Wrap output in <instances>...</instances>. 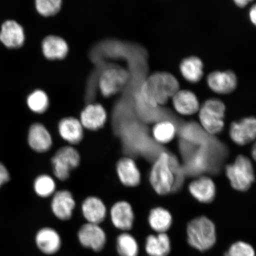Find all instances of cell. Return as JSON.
I'll return each instance as SVG.
<instances>
[{"label":"cell","mask_w":256,"mask_h":256,"mask_svg":"<svg viewBox=\"0 0 256 256\" xmlns=\"http://www.w3.org/2000/svg\"><path fill=\"white\" fill-rule=\"evenodd\" d=\"M178 90V82L174 76L160 72L153 74L144 82L140 95L144 104L156 108L167 104Z\"/></svg>","instance_id":"1"},{"label":"cell","mask_w":256,"mask_h":256,"mask_svg":"<svg viewBox=\"0 0 256 256\" xmlns=\"http://www.w3.org/2000/svg\"><path fill=\"white\" fill-rule=\"evenodd\" d=\"M186 236L191 248L201 252L210 250L216 242L215 224L206 216L195 218L188 224Z\"/></svg>","instance_id":"2"},{"label":"cell","mask_w":256,"mask_h":256,"mask_svg":"<svg viewBox=\"0 0 256 256\" xmlns=\"http://www.w3.org/2000/svg\"><path fill=\"white\" fill-rule=\"evenodd\" d=\"M174 163L167 152L160 154L150 172V181L154 190L160 195L170 193L174 186Z\"/></svg>","instance_id":"3"},{"label":"cell","mask_w":256,"mask_h":256,"mask_svg":"<svg viewBox=\"0 0 256 256\" xmlns=\"http://www.w3.org/2000/svg\"><path fill=\"white\" fill-rule=\"evenodd\" d=\"M226 172L232 186L236 190H248L255 180L251 160L243 155L238 156L234 162L227 165Z\"/></svg>","instance_id":"4"},{"label":"cell","mask_w":256,"mask_h":256,"mask_svg":"<svg viewBox=\"0 0 256 256\" xmlns=\"http://www.w3.org/2000/svg\"><path fill=\"white\" fill-rule=\"evenodd\" d=\"M200 120L202 126L208 133L216 135L224 128L226 106L216 98L206 100L200 108Z\"/></svg>","instance_id":"5"},{"label":"cell","mask_w":256,"mask_h":256,"mask_svg":"<svg viewBox=\"0 0 256 256\" xmlns=\"http://www.w3.org/2000/svg\"><path fill=\"white\" fill-rule=\"evenodd\" d=\"M80 162V156L72 146H64L58 151L52 159L54 174L60 180L69 178L70 172L78 168Z\"/></svg>","instance_id":"6"},{"label":"cell","mask_w":256,"mask_h":256,"mask_svg":"<svg viewBox=\"0 0 256 256\" xmlns=\"http://www.w3.org/2000/svg\"><path fill=\"white\" fill-rule=\"evenodd\" d=\"M129 74L120 66H110L102 72L98 86L102 94L110 97L124 88L129 80Z\"/></svg>","instance_id":"7"},{"label":"cell","mask_w":256,"mask_h":256,"mask_svg":"<svg viewBox=\"0 0 256 256\" xmlns=\"http://www.w3.org/2000/svg\"><path fill=\"white\" fill-rule=\"evenodd\" d=\"M78 238L83 247L96 252L104 249L106 242V235L98 224L87 223L80 228Z\"/></svg>","instance_id":"8"},{"label":"cell","mask_w":256,"mask_h":256,"mask_svg":"<svg viewBox=\"0 0 256 256\" xmlns=\"http://www.w3.org/2000/svg\"><path fill=\"white\" fill-rule=\"evenodd\" d=\"M230 136L239 146H245L254 142L256 136V120L254 117L246 118L231 124Z\"/></svg>","instance_id":"9"},{"label":"cell","mask_w":256,"mask_h":256,"mask_svg":"<svg viewBox=\"0 0 256 256\" xmlns=\"http://www.w3.org/2000/svg\"><path fill=\"white\" fill-rule=\"evenodd\" d=\"M112 224L118 230L127 232L132 228L134 213L132 206L126 201L118 202L110 210Z\"/></svg>","instance_id":"10"},{"label":"cell","mask_w":256,"mask_h":256,"mask_svg":"<svg viewBox=\"0 0 256 256\" xmlns=\"http://www.w3.org/2000/svg\"><path fill=\"white\" fill-rule=\"evenodd\" d=\"M207 82L213 92L220 94H231L238 86L236 76L231 71L210 73L208 76Z\"/></svg>","instance_id":"11"},{"label":"cell","mask_w":256,"mask_h":256,"mask_svg":"<svg viewBox=\"0 0 256 256\" xmlns=\"http://www.w3.org/2000/svg\"><path fill=\"white\" fill-rule=\"evenodd\" d=\"M106 120V112L101 104H90L82 111L80 121L83 128L97 130L104 126Z\"/></svg>","instance_id":"12"},{"label":"cell","mask_w":256,"mask_h":256,"mask_svg":"<svg viewBox=\"0 0 256 256\" xmlns=\"http://www.w3.org/2000/svg\"><path fill=\"white\" fill-rule=\"evenodd\" d=\"M24 28L14 20H7L2 26L0 30V41L10 49L20 48L24 42Z\"/></svg>","instance_id":"13"},{"label":"cell","mask_w":256,"mask_h":256,"mask_svg":"<svg viewBox=\"0 0 256 256\" xmlns=\"http://www.w3.org/2000/svg\"><path fill=\"white\" fill-rule=\"evenodd\" d=\"M35 242L40 250L48 255L56 254L62 244L58 232L50 227L40 229L35 236Z\"/></svg>","instance_id":"14"},{"label":"cell","mask_w":256,"mask_h":256,"mask_svg":"<svg viewBox=\"0 0 256 256\" xmlns=\"http://www.w3.org/2000/svg\"><path fill=\"white\" fill-rule=\"evenodd\" d=\"M75 206L74 199L68 190L56 192L51 202V208L54 215L57 218L62 220L71 218Z\"/></svg>","instance_id":"15"},{"label":"cell","mask_w":256,"mask_h":256,"mask_svg":"<svg viewBox=\"0 0 256 256\" xmlns=\"http://www.w3.org/2000/svg\"><path fill=\"white\" fill-rule=\"evenodd\" d=\"M28 142L34 151L44 152L51 148L52 140L46 128L42 124L36 123L32 124L28 131Z\"/></svg>","instance_id":"16"},{"label":"cell","mask_w":256,"mask_h":256,"mask_svg":"<svg viewBox=\"0 0 256 256\" xmlns=\"http://www.w3.org/2000/svg\"><path fill=\"white\" fill-rule=\"evenodd\" d=\"M188 190L195 199L203 204H210L215 199L216 188L212 179L203 176L192 182Z\"/></svg>","instance_id":"17"},{"label":"cell","mask_w":256,"mask_h":256,"mask_svg":"<svg viewBox=\"0 0 256 256\" xmlns=\"http://www.w3.org/2000/svg\"><path fill=\"white\" fill-rule=\"evenodd\" d=\"M118 177L121 183L128 187H136L140 182V174L135 162L130 158H124L116 165Z\"/></svg>","instance_id":"18"},{"label":"cell","mask_w":256,"mask_h":256,"mask_svg":"<svg viewBox=\"0 0 256 256\" xmlns=\"http://www.w3.org/2000/svg\"><path fill=\"white\" fill-rule=\"evenodd\" d=\"M172 99L174 106L178 114L190 116L197 113L200 110L199 101L193 92L179 90Z\"/></svg>","instance_id":"19"},{"label":"cell","mask_w":256,"mask_h":256,"mask_svg":"<svg viewBox=\"0 0 256 256\" xmlns=\"http://www.w3.org/2000/svg\"><path fill=\"white\" fill-rule=\"evenodd\" d=\"M82 215L88 223L99 224L104 222L107 214L106 207L98 198H86L82 206Z\"/></svg>","instance_id":"20"},{"label":"cell","mask_w":256,"mask_h":256,"mask_svg":"<svg viewBox=\"0 0 256 256\" xmlns=\"http://www.w3.org/2000/svg\"><path fill=\"white\" fill-rule=\"evenodd\" d=\"M145 250L148 256H168L172 251V242L167 233H156L146 236Z\"/></svg>","instance_id":"21"},{"label":"cell","mask_w":256,"mask_h":256,"mask_svg":"<svg viewBox=\"0 0 256 256\" xmlns=\"http://www.w3.org/2000/svg\"><path fill=\"white\" fill-rule=\"evenodd\" d=\"M58 131L60 136L70 144H78L83 138V126L74 118H66L60 120Z\"/></svg>","instance_id":"22"},{"label":"cell","mask_w":256,"mask_h":256,"mask_svg":"<svg viewBox=\"0 0 256 256\" xmlns=\"http://www.w3.org/2000/svg\"><path fill=\"white\" fill-rule=\"evenodd\" d=\"M148 222L154 232L156 233H167L172 226V217L168 210L158 207L153 208L150 211Z\"/></svg>","instance_id":"23"},{"label":"cell","mask_w":256,"mask_h":256,"mask_svg":"<svg viewBox=\"0 0 256 256\" xmlns=\"http://www.w3.org/2000/svg\"><path fill=\"white\" fill-rule=\"evenodd\" d=\"M42 50L44 56L48 59H62L68 53V47L62 38L50 36L44 40Z\"/></svg>","instance_id":"24"},{"label":"cell","mask_w":256,"mask_h":256,"mask_svg":"<svg viewBox=\"0 0 256 256\" xmlns=\"http://www.w3.org/2000/svg\"><path fill=\"white\" fill-rule=\"evenodd\" d=\"M202 62L196 56L188 57L180 64V72L188 82L196 83L199 82L203 76Z\"/></svg>","instance_id":"25"},{"label":"cell","mask_w":256,"mask_h":256,"mask_svg":"<svg viewBox=\"0 0 256 256\" xmlns=\"http://www.w3.org/2000/svg\"><path fill=\"white\" fill-rule=\"evenodd\" d=\"M116 248L120 256H138V242L132 235L124 232L118 236Z\"/></svg>","instance_id":"26"},{"label":"cell","mask_w":256,"mask_h":256,"mask_svg":"<svg viewBox=\"0 0 256 256\" xmlns=\"http://www.w3.org/2000/svg\"><path fill=\"white\" fill-rule=\"evenodd\" d=\"M152 134L156 142L161 144H168L174 140L176 128L170 122H160L154 126Z\"/></svg>","instance_id":"27"},{"label":"cell","mask_w":256,"mask_h":256,"mask_svg":"<svg viewBox=\"0 0 256 256\" xmlns=\"http://www.w3.org/2000/svg\"><path fill=\"white\" fill-rule=\"evenodd\" d=\"M28 107L34 113L41 114L44 113L49 106V99L48 96L43 91L38 90L32 92L27 99Z\"/></svg>","instance_id":"28"},{"label":"cell","mask_w":256,"mask_h":256,"mask_svg":"<svg viewBox=\"0 0 256 256\" xmlns=\"http://www.w3.org/2000/svg\"><path fill=\"white\" fill-rule=\"evenodd\" d=\"M55 181L49 175H41L34 182V190L38 195L42 198H47L55 192Z\"/></svg>","instance_id":"29"},{"label":"cell","mask_w":256,"mask_h":256,"mask_svg":"<svg viewBox=\"0 0 256 256\" xmlns=\"http://www.w3.org/2000/svg\"><path fill=\"white\" fill-rule=\"evenodd\" d=\"M224 256H256L255 250L248 242L238 241L232 243Z\"/></svg>","instance_id":"30"},{"label":"cell","mask_w":256,"mask_h":256,"mask_svg":"<svg viewBox=\"0 0 256 256\" xmlns=\"http://www.w3.org/2000/svg\"><path fill=\"white\" fill-rule=\"evenodd\" d=\"M38 12L44 16H50L57 14L62 7V0H35Z\"/></svg>","instance_id":"31"},{"label":"cell","mask_w":256,"mask_h":256,"mask_svg":"<svg viewBox=\"0 0 256 256\" xmlns=\"http://www.w3.org/2000/svg\"><path fill=\"white\" fill-rule=\"evenodd\" d=\"M10 174L6 166L0 162V188L9 181Z\"/></svg>","instance_id":"32"},{"label":"cell","mask_w":256,"mask_h":256,"mask_svg":"<svg viewBox=\"0 0 256 256\" xmlns=\"http://www.w3.org/2000/svg\"><path fill=\"white\" fill-rule=\"evenodd\" d=\"M254 1V0H234L236 4L240 8H244L248 3Z\"/></svg>","instance_id":"33"},{"label":"cell","mask_w":256,"mask_h":256,"mask_svg":"<svg viewBox=\"0 0 256 256\" xmlns=\"http://www.w3.org/2000/svg\"><path fill=\"white\" fill-rule=\"evenodd\" d=\"M250 18L252 24H255L256 20V8L255 5L254 6V7L251 8L250 12Z\"/></svg>","instance_id":"34"},{"label":"cell","mask_w":256,"mask_h":256,"mask_svg":"<svg viewBox=\"0 0 256 256\" xmlns=\"http://www.w3.org/2000/svg\"><path fill=\"white\" fill-rule=\"evenodd\" d=\"M252 158H254V159L255 160L256 156V150L255 144L254 146V148H252Z\"/></svg>","instance_id":"35"}]
</instances>
